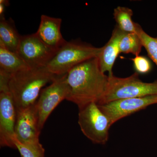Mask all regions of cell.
<instances>
[{"label": "cell", "mask_w": 157, "mask_h": 157, "mask_svg": "<svg viewBox=\"0 0 157 157\" xmlns=\"http://www.w3.org/2000/svg\"><path fill=\"white\" fill-rule=\"evenodd\" d=\"M108 78L101 71L98 57L79 64L67 73L70 89L67 100L78 107L92 102L99 104L107 90Z\"/></svg>", "instance_id": "1"}, {"label": "cell", "mask_w": 157, "mask_h": 157, "mask_svg": "<svg viewBox=\"0 0 157 157\" xmlns=\"http://www.w3.org/2000/svg\"><path fill=\"white\" fill-rule=\"evenodd\" d=\"M59 76L50 73L46 67L29 68L11 75L9 89L16 111L35 104L42 88Z\"/></svg>", "instance_id": "2"}, {"label": "cell", "mask_w": 157, "mask_h": 157, "mask_svg": "<svg viewBox=\"0 0 157 157\" xmlns=\"http://www.w3.org/2000/svg\"><path fill=\"white\" fill-rule=\"evenodd\" d=\"M102 50V47L98 48L75 41L67 42L58 51L46 67L54 75L63 76L79 64L98 57Z\"/></svg>", "instance_id": "3"}, {"label": "cell", "mask_w": 157, "mask_h": 157, "mask_svg": "<svg viewBox=\"0 0 157 157\" xmlns=\"http://www.w3.org/2000/svg\"><path fill=\"white\" fill-rule=\"evenodd\" d=\"M108 77L107 90L98 105L121 99L157 94V80L153 82H144L136 72L125 78L113 75Z\"/></svg>", "instance_id": "4"}, {"label": "cell", "mask_w": 157, "mask_h": 157, "mask_svg": "<svg viewBox=\"0 0 157 157\" xmlns=\"http://www.w3.org/2000/svg\"><path fill=\"white\" fill-rule=\"evenodd\" d=\"M78 108V124L83 135L93 143L105 144L112 125L109 118L95 102Z\"/></svg>", "instance_id": "5"}, {"label": "cell", "mask_w": 157, "mask_h": 157, "mask_svg": "<svg viewBox=\"0 0 157 157\" xmlns=\"http://www.w3.org/2000/svg\"><path fill=\"white\" fill-rule=\"evenodd\" d=\"M70 92L67 74L59 76L50 85L42 90L36 103L41 130L54 109L62 101L67 100Z\"/></svg>", "instance_id": "6"}, {"label": "cell", "mask_w": 157, "mask_h": 157, "mask_svg": "<svg viewBox=\"0 0 157 157\" xmlns=\"http://www.w3.org/2000/svg\"><path fill=\"white\" fill-rule=\"evenodd\" d=\"M57 51L34 33L21 36L17 53L30 67H45Z\"/></svg>", "instance_id": "7"}, {"label": "cell", "mask_w": 157, "mask_h": 157, "mask_svg": "<svg viewBox=\"0 0 157 157\" xmlns=\"http://www.w3.org/2000/svg\"><path fill=\"white\" fill-rule=\"evenodd\" d=\"M155 104H157V94L121 99L98 105L104 114L109 118L113 125L124 117Z\"/></svg>", "instance_id": "8"}, {"label": "cell", "mask_w": 157, "mask_h": 157, "mask_svg": "<svg viewBox=\"0 0 157 157\" xmlns=\"http://www.w3.org/2000/svg\"><path fill=\"white\" fill-rule=\"evenodd\" d=\"M16 108L9 90L0 91V144L15 148L14 128Z\"/></svg>", "instance_id": "9"}, {"label": "cell", "mask_w": 157, "mask_h": 157, "mask_svg": "<svg viewBox=\"0 0 157 157\" xmlns=\"http://www.w3.org/2000/svg\"><path fill=\"white\" fill-rule=\"evenodd\" d=\"M16 112L14 128L15 139L22 143L39 140L41 130L39 126L36 104Z\"/></svg>", "instance_id": "10"}, {"label": "cell", "mask_w": 157, "mask_h": 157, "mask_svg": "<svg viewBox=\"0 0 157 157\" xmlns=\"http://www.w3.org/2000/svg\"><path fill=\"white\" fill-rule=\"evenodd\" d=\"M62 19L42 15L36 33L39 39L51 48L58 51L67 42L61 33Z\"/></svg>", "instance_id": "11"}, {"label": "cell", "mask_w": 157, "mask_h": 157, "mask_svg": "<svg viewBox=\"0 0 157 157\" xmlns=\"http://www.w3.org/2000/svg\"><path fill=\"white\" fill-rule=\"evenodd\" d=\"M125 33L116 26L109 41L102 47V51L98 57L101 71L104 73L108 72V76L113 75L112 68L117 58L120 53V42Z\"/></svg>", "instance_id": "12"}, {"label": "cell", "mask_w": 157, "mask_h": 157, "mask_svg": "<svg viewBox=\"0 0 157 157\" xmlns=\"http://www.w3.org/2000/svg\"><path fill=\"white\" fill-rule=\"evenodd\" d=\"M30 68L17 53L0 45V70L10 75Z\"/></svg>", "instance_id": "13"}, {"label": "cell", "mask_w": 157, "mask_h": 157, "mask_svg": "<svg viewBox=\"0 0 157 157\" xmlns=\"http://www.w3.org/2000/svg\"><path fill=\"white\" fill-rule=\"evenodd\" d=\"M21 36L18 33L12 20L1 18L0 21V45L8 50L17 53Z\"/></svg>", "instance_id": "14"}, {"label": "cell", "mask_w": 157, "mask_h": 157, "mask_svg": "<svg viewBox=\"0 0 157 157\" xmlns=\"http://www.w3.org/2000/svg\"><path fill=\"white\" fill-rule=\"evenodd\" d=\"M133 12L132 9L125 7L118 6L114 9L113 17L117 26L126 33H136L137 23L132 19Z\"/></svg>", "instance_id": "15"}, {"label": "cell", "mask_w": 157, "mask_h": 157, "mask_svg": "<svg viewBox=\"0 0 157 157\" xmlns=\"http://www.w3.org/2000/svg\"><path fill=\"white\" fill-rule=\"evenodd\" d=\"M142 47V42L136 33H126L119 43L120 53H132L135 56H139Z\"/></svg>", "instance_id": "16"}, {"label": "cell", "mask_w": 157, "mask_h": 157, "mask_svg": "<svg viewBox=\"0 0 157 157\" xmlns=\"http://www.w3.org/2000/svg\"><path fill=\"white\" fill-rule=\"evenodd\" d=\"M14 144L21 157H45V149L39 140L22 143L15 138Z\"/></svg>", "instance_id": "17"}, {"label": "cell", "mask_w": 157, "mask_h": 157, "mask_svg": "<svg viewBox=\"0 0 157 157\" xmlns=\"http://www.w3.org/2000/svg\"><path fill=\"white\" fill-rule=\"evenodd\" d=\"M136 33L140 37L148 56L157 66V37L151 36L137 23Z\"/></svg>", "instance_id": "18"}, {"label": "cell", "mask_w": 157, "mask_h": 157, "mask_svg": "<svg viewBox=\"0 0 157 157\" xmlns=\"http://www.w3.org/2000/svg\"><path fill=\"white\" fill-rule=\"evenodd\" d=\"M132 60L136 72L140 74H146L150 72L151 65L148 59L143 56H135Z\"/></svg>", "instance_id": "19"}, {"label": "cell", "mask_w": 157, "mask_h": 157, "mask_svg": "<svg viewBox=\"0 0 157 157\" xmlns=\"http://www.w3.org/2000/svg\"><path fill=\"white\" fill-rule=\"evenodd\" d=\"M9 1L6 0H1L0 1V18H5L4 12L6 6H9Z\"/></svg>", "instance_id": "20"}]
</instances>
